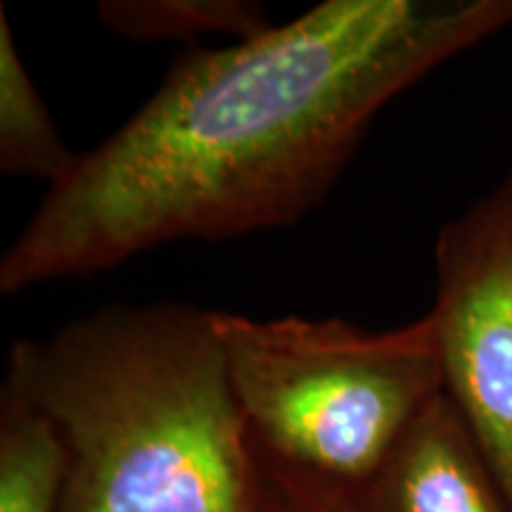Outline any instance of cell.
<instances>
[{"label":"cell","instance_id":"7","mask_svg":"<svg viewBox=\"0 0 512 512\" xmlns=\"http://www.w3.org/2000/svg\"><path fill=\"white\" fill-rule=\"evenodd\" d=\"M67 458L46 415L3 392L0 512H60Z\"/></svg>","mask_w":512,"mask_h":512},{"label":"cell","instance_id":"1","mask_svg":"<svg viewBox=\"0 0 512 512\" xmlns=\"http://www.w3.org/2000/svg\"><path fill=\"white\" fill-rule=\"evenodd\" d=\"M508 27L512 0H323L259 36L188 50L50 185L0 259V292L302 221L389 102Z\"/></svg>","mask_w":512,"mask_h":512},{"label":"cell","instance_id":"6","mask_svg":"<svg viewBox=\"0 0 512 512\" xmlns=\"http://www.w3.org/2000/svg\"><path fill=\"white\" fill-rule=\"evenodd\" d=\"M76 152L60 138L46 100L19 57L8 10L0 5V174L55 185Z\"/></svg>","mask_w":512,"mask_h":512},{"label":"cell","instance_id":"3","mask_svg":"<svg viewBox=\"0 0 512 512\" xmlns=\"http://www.w3.org/2000/svg\"><path fill=\"white\" fill-rule=\"evenodd\" d=\"M252 437L285 463L358 489L444 392L432 313L396 330L342 318L214 311Z\"/></svg>","mask_w":512,"mask_h":512},{"label":"cell","instance_id":"8","mask_svg":"<svg viewBox=\"0 0 512 512\" xmlns=\"http://www.w3.org/2000/svg\"><path fill=\"white\" fill-rule=\"evenodd\" d=\"M98 17L114 34L128 41H181L226 36L233 41L264 34V5L254 0H105Z\"/></svg>","mask_w":512,"mask_h":512},{"label":"cell","instance_id":"2","mask_svg":"<svg viewBox=\"0 0 512 512\" xmlns=\"http://www.w3.org/2000/svg\"><path fill=\"white\" fill-rule=\"evenodd\" d=\"M3 392L60 434V512H264L214 311L102 306L46 339H17Z\"/></svg>","mask_w":512,"mask_h":512},{"label":"cell","instance_id":"5","mask_svg":"<svg viewBox=\"0 0 512 512\" xmlns=\"http://www.w3.org/2000/svg\"><path fill=\"white\" fill-rule=\"evenodd\" d=\"M356 491L368 512H510L446 392L422 408L380 470Z\"/></svg>","mask_w":512,"mask_h":512},{"label":"cell","instance_id":"4","mask_svg":"<svg viewBox=\"0 0 512 512\" xmlns=\"http://www.w3.org/2000/svg\"><path fill=\"white\" fill-rule=\"evenodd\" d=\"M434 261L444 392L512 512V174L441 226Z\"/></svg>","mask_w":512,"mask_h":512},{"label":"cell","instance_id":"9","mask_svg":"<svg viewBox=\"0 0 512 512\" xmlns=\"http://www.w3.org/2000/svg\"><path fill=\"white\" fill-rule=\"evenodd\" d=\"M264 512H368L351 486L285 463L254 441Z\"/></svg>","mask_w":512,"mask_h":512}]
</instances>
